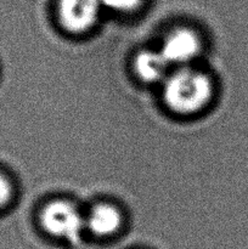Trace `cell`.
<instances>
[{"label": "cell", "mask_w": 248, "mask_h": 249, "mask_svg": "<svg viewBox=\"0 0 248 249\" xmlns=\"http://www.w3.org/2000/svg\"><path fill=\"white\" fill-rule=\"evenodd\" d=\"M213 95V84L208 74L191 66L177 68L164 80L163 97L172 111L192 114L208 105Z\"/></svg>", "instance_id": "obj_1"}, {"label": "cell", "mask_w": 248, "mask_h": 249, "mask_svg": "<svg viewBox=\"0 0 248 249\" xmlns=\"http://www.w3.org/2000/svg\"><path fill=\"white\" fill-rule=\"evenodd\" d=\"M40 224L49 235L74 241L84 229L85 218L71 202L53 201L41 211Z\"/></svg>", "instance_id": "obj_2"}, {"label": "cell", "mask_w": 248, "mask_h": 249, "mask_svg": "<svg viewBox=\"0 0 248 249\" xmlns=\"http://www.w3.org/2000/svg\"><path fill=\"white\" fill-rule=\"evenodd\" d=\"M102 9V0H58L57 15L66 31L83 33L96 23Z\"/></svg>", "instance_id": "obj_3"}, {"label": "cell", "mask_w": 248, "mask_h": 249, "mask_svg": "<svg viewBox=\"0 0 248 249\" xmlns=\"http://www.w3.org/2000/svg\"><path fill=\"white\" fill-rule=\"evenodd\" d=\"M202 44L194 31L179 28L170 32L163 41L160 51L170 66L177 68L189 67L198 57Z\"/></svg>", "instance_id": "obj_4"}, {"label": "cell", "mask_w": 248, "mask_h": 249, "mask_svg": "<svg viewBox=\"0 0 248 249\" xmlns=\"http://www.w3.org/2000/svg\"><path fill=\"white\" fill-rule=\"evenodd\" d=\"M123 224V216L117 207L108 203L95 206L85 218V226L94 235L105 237L118 232Z\"/></svg>", "instance_id": "obj_5"}, {"label": "cell", "mask_w": 248, "mask_h": 249, "mask_svg": "<svg viewBox=\"0 0 248 249\" xmlns=\"http://www.w3.org/2000/svg\"><path fill=\"white\" fill-rule=\"evenodd\" d=\"M169 62L160 50H143L139 53L135 58L136 74L146 83L164 82L169 75Z\"/></svg>", "instance_id": "obj_6"}, {"label": "cell", "mask_w": 248, "mask_h": 249, "mask_svg": "<svg viewBox=\"0 0 248 249\" xmlns=\"http://www.w3.org/2000/svg\"><path fill=\"white\" fill-rule=\"evenodd\" d=\"M143 0H102L104 9L119 14H128L138 10L141 6Z\"/></svg>", "instance_id": "obj_7"}, {"label": "cell", "mask_w": 248, "mask_h": 249, "mask_svg": "<svg viewBox=\"0 0 248 249\" xmlns=\"http://www.w3.org/2000/svg\"><path fill=\"white\" fill-rule=\"evenodd\" d=\"M12 197V186L5 174L0 172V209L4 208Z\"/></svg>", "instance_id": "obj_8"}]
</instances>
